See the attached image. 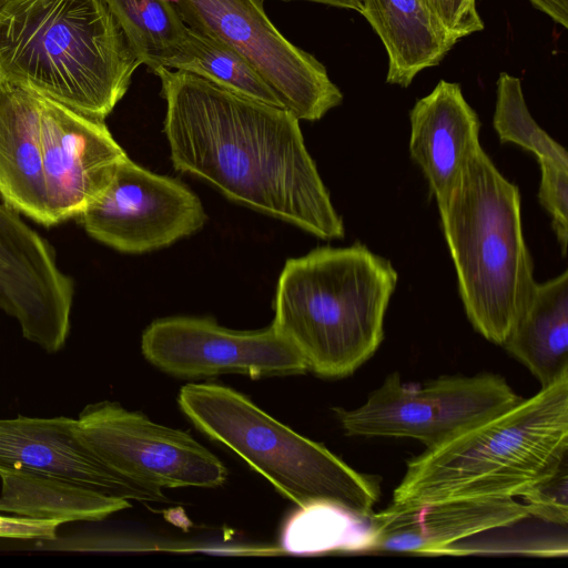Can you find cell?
Masks as SVG:
<instances>
[{
  "mask_svg": "<svg viewBox=\"0 0 568 568\" xmlns=\"http://www.w3.org/2000/svg\"><path fill=\"white\" fill-rule=\"evenodd\" d=\"M548 386L568 373V272L536 283L501 345Z\"/></svg>",
  "mask_w": 568,
  "mask_h": 568,
  "instance_id": "obj_19",
  "label": "cell"
},
{
  "mask_svg": "<svg viewBox=\"0 0 568 568\" xmlns=\"http://www.w3.org/2000/svg\"><path fill=\"white\" fill-rule=\"evenodd\" d=\"M261 1H264V0H261ZM280 1H295V0H280ZM298 1H311V2L324 3V4L345 8V9H353L358 12H361L362 6H363L362 0H298Z\"/></svg>",
  "mask_w": 568,
  "mask_h": 568,
  "instance_id": "obj_30",
  "label": "cell"
},
{
  "mask_svg": "<svg viewBox=\"0 0 568 568\" xmlns=\"http://www.w3.org/2000/svg\"><path fill=\"white\" fill-rule=\"evenodd\" d=\"M521 398L491 373L440 376L425 384L404 383L393 373L363 405L334 412L348 436L413 438L428 448Z\"/></svg>",
  "mask_w": 568,
  "mask_h": 568,
  "instance_id": "obj_7",
  "label": "cell"
},
{
  "mask_svg": "<svg viewBox=\"0 0 568 568\" xmlns=\"http://www.w3.org/2000/svg\"><path fill=\"white\" fill-rule=\"evenodd\" d=\"M164 133L175 170L226 197L320 239L344 224L286 108L227 91L193 73L161 68Z\"/></svg>",
  "mask_w": 568,
  "mask_h": 568,
  "instance_id": "obj_1",
  "label": "cell"
},
{
  "mask_svg": "<svg viewBox=\"0 0 568 568\" xmlns=\"http://www.w3.org/2000/svg\"><path fill=\"white\" fill-rule=\"evenodd\" d=\"M541 172L538 200L551 216L561 254L568 242V165L550 159H538Z\"/></svg>",
  "mask_w": 568,
  "mask_h": 568,
  "instance_id": "obj_25",
  "label": "cell"
},
{
  "mask_svg": "<svg viewBox=\"0 0 568 568\" xmlns=\"http://www.w3.org/2000/svg\"><path fill=\"white\" fill-rule=\"evenodd\" d=\"M2 469L52 475L128 500H168L162 490L140 485L106 466L80 438L77 419L65 416L0 418Z\"/></svg>",
  "mask_w": 568,
  "mask_h": 568,
  "instance_id": "obj_14",
  "label": "cell"
},
{
  "mask_svg": "<svg viewBox=\"0 0 568 568\" xmlns=\"http://www.w3.org/2000/svg\"><path fill=\"white\" fill-rule=\"evenodd\" d=\"M141 349L152 365L183 378L222 374L260 378L308 371L301 352L273 325L235 331L210 317H164L144 329Z\"/></svg>",
  "mask_w": 568,
  "mask_h": 568,
  "instance_id": "obj_10",
  "label": "cell"
},
{
  "mask_svg": "<svg viewBox=\"0 0 568 568\" xmlns=\"http://www.w3.org/2000/svg\"><path fill=\"white\" fill-rule=\"evenodd\" d=\"M361 13L388 55L386 81L407 88L422 70L437 65L457 40L425 0H362Z\"/></svg>",
  "mask_w": 568,
  "mask_h": 568,
  "instance_id": "obj_18",
  "label": "cell"
},
{
  "mask_svg": "<svg viewBox=\"0 0 568 568\" xmlns=\"http://www.w3.org/2000/svg\"><path fill=\"white\" fill-rule=\"evenodd\" d=\"M398 274L361 243L318 247L286 261L276 285L272 325L325 378L354 373L384 338Z\"/></svg>",
  "mask_w": 568,
  "mask_h": 568,
  "instance_id": "obj_4",
  "label": "cell"
},
{
  "mask_svg": "<svg viewBox=\"0 0 568 568\" xmlns=\"http://www.w3.org/2000/svg\"><path fill=\"white\" fill-rule=\"evenodd\" d=\"M40 97L0 88V199L18 213L51 226L40 138Z\"/></svg>",
  "mask_w": 568,
  "mask_h": 568,
  "instance_id": "obj_17",
  "label": "cell"
},
{
  "mask_svg": "<svg viewBox=\"0 0 568 568\" xmlns=\"http://www.w3.org/2000/svg\"><path fill=\"white\" fill-rule=\"evenodd\" d=\"M557 23L568 28V0H529Z\"/></svg>",
  "mask_w": 568,
  "mask_h": 568,
  "instance_id": "obj_29",
  "label": "cell"
},
{
  "mask_svg": "<svg viewBox=\"0 0 568 568\" xmlns=\"http://www.w3.org/2000/svg\"><path fill=\"white\" fill-rule=\"evenodd\" d=\"M191 60L183 71L201 77L233 93L284 106L252 65L224 44L190 28Z\"/></svg>",
  "mask_w": 568,
  "mask_h": 568,
  "instance_id": "obj_23",
  "label": "cell"
},
{
  "mask_svg": "<svg viewBox=\"0 0 568 568\" xmlns=\"http://www.w3.org/2000/svg\"><path fill=\"white\" fill-rule=\"evenodd\" d=\"M75 219L94 240L139 254L197 232L207 215L186 185L128 158L105 190Z\"/></svg>",
  "mask_w": 568,
  "mask_h": 568,
  "instance_id": "obj_11",
  "label": "cell"
},
{
  "mask_svg": "<svg viewBox=\"0 0 568 568\" xmlns=\"http://www.w3.org/2000/svg\"><path fill=\"white\" fill-rule=\"evenodd\" d=\"M567 465L554 476L538 484L521 498L531 517L554 525L567 526L568 523V475Z\"/></svg>",
  "mask_w": 568,
  "mask_h": 568,
  "instance_id": "obj_26",
  "label": "cell"
},
{
  "mask_svg": "<svg viewBox=\"0 0 568 568\" xmlns=\"http://www.w3.org/2000/svg\"><path fill=\"white\" fill-rule=\"evenodd\" d=\"M77 426L80 438L106 466L149 488H216L226 480L223 463L187 433L118 403L85 406Z\"/></svg>",
  "mask_w": 568,
  "mask_h": 568,
  "instance_id": "obj_9",
  "label": "cell"
},
{
  "mask_svg": "<svg viewBox=\"0 0 568 568\" xmlns=\"http://www.w3.org/2000/svg\"><path fill=\"white\" fill-rule=\"evenodd\" d=\"M493 126L501 143H515L532 152L537 159H550L568 165L567 151L529 113L520 80L506 72H501L497 80Z\"/></svg>",
  "mask_w": 568,
  "mask_h": 568,
  "instance_id": "obj_24",
  "label": "cell"
},
{
  "mask_svg": "<svg viewBox=\"0 0 568 568\" xmlns=\"http://www.w3.org/2000/svg\"><path fill=\"white\" fill-rule=\"evenodd\" d=\"M11 0H0V9L6 6L8 2H10Z\"/></svg>",
  "mask_w": 568,
  "mask_h": 568,
  "instance_id": "obj_31",
  "label": "cell"
},
{
  "mask_svg": "<svg viewBox=\"0 0 568 568\" xmlns=\"http://www.w3.org/2000/svg\"><path fill=\"white\" fill-rule=\"evenodd\" d=\"M183 22L243 57L298 120L317 121L343 94L326 68L288 41L261 0H170Z\"/></svg>",
  "mask_w": 568,
  "mask_h": 568,
  "instance_id": "obj_8",
  "label": "cell"
},
{
  "mask_svg": "<svg viewBox=\"0 0 568 568\" xmlns=\"http://www.w3.org/2000/svg\"><path fill=\"white\" fill-rule=\"evenodd\" d=\"M531 517L515 498H468L371 513L365 551L443 555L450 546Z\"/></svg>",
  "mask_w": 568,
  "mask_h": 568,
  "instance_id": "obj_15",
  "label": "cell"
},
{
  "mask_svg": "<svg viewBox=\"0 0 568 568\" xmlns=\"http://www.w3.org/2000/svg\"><path fill=\"white\" fill-rule=\"evenodd\" d=\"M409 154L436 203L457 184L479 142L480 121L458 83L440 80L409 112Z\"/></svg>",
  "mask_w": 568,
  "mask_h": 568,
  "instance_id": "obj_16",
  "label": "cell"
},
{
  "mask_svg": "<svg viewBox=\"0 0 568 568\" xmlns=\"http://www.w3.org/2000/svg\"><path fill=\"white\" fill-rule=\"evenodd\" d=\"M425 1L439 22L457 41L484 29L476 8V0Z\"/></svg>",
  "mask_w": 568,
  "mask_h": 568,
  "instance_id": "obj_27",
  "label": "cell"
},
{
  "mask_svg": "<svg viewBox=\"0 0 568 568\" xmlns=\"http://www.w3.org/2000/svg\"><path fill=\"white\" fill-rule=\"evenodd\" d=\"M40 138L48 197L57 224L75 219L129 158L104 120L40 97Z\"/></svg>",
  "mask_w": 568,
  "mask_h": 568,
  "instance_id": "obj_13",
  "label": "cell"
},
{
  "mask_svg": "<svg viewBox=\"0 0 568 568\" xmlns=\"http://www.w3.org/2000/svg\"><path fill=\"white\" fill-rule=\"evenodd\" d=\"M141 64L153 73L183 71L191 60L190 28L170 0H103Z\"/></svg>",
  "mask_w": 568,
  "mask_h": 568,
  "instance_id": "obj_21",
  "label": "cell"
},
{
  "mask_svg": "<svg viewBox=\"0 0 568 568\" xmlns=\"http://www.w3.org/2000/svg\"><path fill=\"white\" fill-rule=\"evenodd\" d=\"M140 65L103 0H11L0 9V88L105 120Z\"/></svg>",
  "mask_w": 568,
  "mask_h": 568,
  "instance_id": "obj_2",
  "label": "cell"
},
{
  "mask_svg": "<svg viewBox=\"0 0 568 568\" xmlns=\"http://www.w3.org/2000/svg\"><path fill=\"white\" fill-rule=\"evenodd\" d=\"M62 523L0 515V537L13 539H53Z\"/></svg>",
  "mask_w": 568,
  "mask_h": 568,
  "instance_id": "obj_28",
  "label": "cell"
},
{
  "mask_svg": "<svg viewBox=\"0 0 568 568\" xmlns=\"http://www.w3.org/2000/svg\"><path fill=\"white\" fill-rule=\"evenodd\" d=\"M369 537L368 516L339 505L315 501L288 517L282 529V550L295 555L332 551H365Z\"/></svg>",
  "mask_w": 568,
  "mask_h": 568,
  "instance_id": "obj_22",
  "label": "cell"
},
{
  "mask_svg": "<svg viewBox=\"0 0 568 568\" xmlns=\"http://www.w3.org/2000/svg\"><path fill=\"white\" fill-rule=\"evenodd\" d=\"M567 458L568 373L408 460L390 504L521 497Z\"/></svg>",
  "mask_w": 568,
  "mask_h": 568,
  "instance_id": "obj_3",
  "label": "cell"
},
{
  "mask_svg": "<svg viewBox=\"0 0 568 568\" xmlns=\"http://www.w3.org/2000/svg\"><path fill=\"white\" fill-rule=\"evenodd\" d=\"M0 478V513L12 516L64 524L101 520L131 507L128 499L42 473L2 469Z\"/></svg>",
  "mask_w": 568,
  "mask_h": 568,
  "instance_id": "obj_20",
  "label": "cell"
},
{
  "mask_svg": "<svg viewBox=\"0 0 568 568\" xmlns=\"http://www.w3.org/2000/svg\"><path fill=\"white\" fill-rule=\"evenodd\" d=\"M178 404L196 429L240 456L298 507L327 501L361 516L373 511L381 495L376 479L276 420L242 393L191 383L180 389Z\"/></svg>",
  "mask_w": 568,
  "mask_h": 568,
  "instance_id": "obj_6",
  "label": "cell"
},
{
  "mask_svg": "<svg viewBox=\"0 0 568 568\" xmlns=\"http://www.w3.org/2000/svg\"><path fill=\"white\" fill-rule=\"evenodd\" d=\"M73 293L52 245L1 202L0 310L18 321L24 338L54 353L69 335Z\"/></svg>",
  "mask_w": 568,
  "mask_h": 568,
  "instance_id": "obj_12",
  "label": "cell"
},
{
  "mask_svg": "<svg viewBox=\"0 0 568 568\" xmlns=\"http://www.w3.org/2000/svg\"><path fill=\"white\" fill-rule=\"evenodd\" d=\"M437 205L466 315L480 335L501 346L537 283L519 189L479 145Z\"/></svg>",
  "mask_w": 568,
  "mask_h": 568,
  "instance_id": "obj_5",
  "label": "cell"
}]
</instances>
